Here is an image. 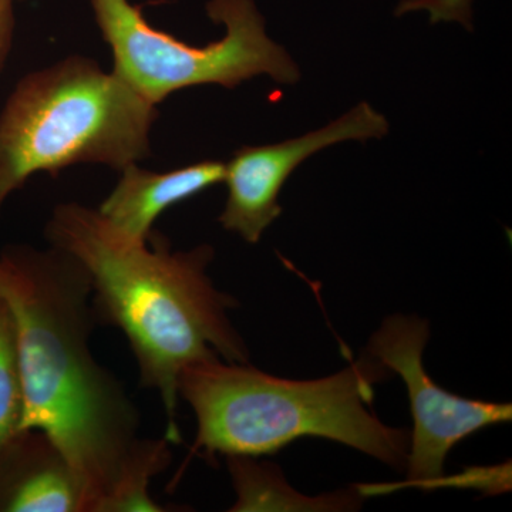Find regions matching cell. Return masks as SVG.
I'll return each instance as SVG.
<instances>
[{
    "label": "cell",
    "instance_id": "cell-9",
    "mask_svg": "<svg viewBox=\"0 0 512 512\" xmlns=\"http://www.w3.org/2000/svg\"><path fill=\"white\" fill-rule=\"evenodd\" d=\"M224 180L222 161H201L168 173L130 164L121 170L119 183L97 212L124 237L147 242L163 212Z\"/></svg>",
    "mask_w": 512,
    "mask_h": 512
},
{
    "label": "cell",
    "instance_id": "cell-5",
    "mask_svg": "<svg viewBox=\"0 0 512 512\" xmlns=\"http://www.w3.org/2000/svg\"><path fill=\"white\" fill-rule=\"evenodd\" d=\"M90 5L113 52V72L156 106L192 86L234 89L261 74L282 84L301 79L292 57L266 35L254 0H210L208 16L227 32L204 47L154 29L128 0H90Z\"/></svg>",
    "mask_w": 512,
    "mask_h": 512
},
{
    "label": "cell",
    "instance_id": "cell-13",
    "mask_svg": "<svg viewBox=\"0 0 512 512\" xmlns=\"http://www.w3.org/2000/svg\"><path fill=\"white\" fill-rule=\"evenodd\" d=\"M473 0H402L396 8V16L426 10L430 23L458 22L468 30H473Z\"/></svg>",
    "mask_w": 512,
    "mask_h": 512
},
{
    "label": "cell",
    "instance_id": "cell-4",
    "mask_svg": "<svg viewBox=\"0 0 512 512\" xmlns=\"http://www.w3.org/2000/svg\"><path fill=\"white\" fill-rule=\"evenodd\" d=\"M157 116L156 104L87 57L28 74L0 114V210L37 173L144 160Z\"/></svg>",
    "mask_w": 512,
    "mask_h": 512
},
{
    "label": "cell",
    "instance_id": "cell-15",
    "mask_svg": "<svg viewBox=\"0 0 512 512\" xmlns=\"http://www.w3.org/2000/svg\"><path fill=\"white\" fill-rule=\"evenodd\" d=\"M16 2H20V0H16Z\"/></svg>",
    "mask_w": 512,
    "mask_h": 512
},
{
    "label": "cell",
    "instance_id": "cell-11",
    "mask_svg": "<svg viewBox=\"0 0 512 512\" xmlns=\"http://www.w3.org/2000/svg\"><path fill=\"white\" fill-rule=\"evenodd\" d=\"M171 443L161 439H141L133 460L128 464L113 493L101 501L96 512H165L148 491L151 480L170 466Z\"/></svg>",
    "mask_w": 512,
    "mask_h": 512
},
{
    "label": "cell",
    "instance_id": "cell-14",
    "mask_svg": "<svg viewBox=\"0 0 512 512\" xmlns=\"http://www.w3.org/2000/svg\"><path fill=\"white\" fill-rule=\"evenodd\" d=\"M16 0H0V72L8 59L15 33Z\"/></svg>",
    "mask_w": 512,
    "mask_h": 512
},
{
    "label": "cell",
    "instance_id": "cell-3",
    "mask_svg": "<svg viewBox=\"0 0 512 512\" xmlns=\"http://www.w3.org/2000/svg\"><path fill=\"white\" fill-rule=\"evenodd\" d=\"M370 359L318 380L282 379L218 356L191 363L178 377V396L197 420L187 463L194 456H268L303 437H319L403 470L410 433L370 412L373 384L387 370Z\"/></svg>",
    "mask_w": 512,
    "mask_h": 512
},
{
    "label": "cell",
    "instance_id": "cell-1",
    "mask_svg": "<svg viewBox=\"0 0 512 512\" xmlns=\"http://www.w3.org/2000/svg\"><path fill=\"white\" fill-rule=\"evenodd\" d=\"M0 295L18 338L20 431L55 441L82 481L87 512H96L136 453L141 417L90 348L97 319L89 276L59 249L13 245L0 254Z\"/></svg>",
    "mask_w": 512,
    "mask_h": 512
},
{
    "label": "cell",
    "instance_id": "cell-10",
    "mask_svg": "<svg viewBox=\"0 0 512 512\" xmlns=\"http://www.w3.org/2000/svg\"><path fill=\"white\" fill-rule=\"evenodd\" d=\"M228 468L232 485L237 493V503L232 505L235 512L288 510H316L315 507H338L346 505L345 497L302 498L288 487L281 471L269 464L256 463L254 457L229 456Z\"/></svg>",
    "mask_w": 512,
    "mask_h": 512
},
{
    "label": "cell",
    "instance_id": "cell-7",
    "mask_svg": "<svg viewBox=\"0 0 512 512\" xmlns=\"http://www.w3.org/2000/svg\"><path fill=\"white\" fill-rule=\"evenodd\" d=\"M387 133L386 117L363 101L345 116L305 136L242 147L225 164L228 198L220 215L222 227L248 244H258L266 228L282 214L279 194L303 161L333 144L382 138Z\"/></svg>",
    "mask_w": 512,
    "mask_h": 512
},
{
    "label": "cell",
    "instance_id": "cell-8",
    "mask_svg": "<svg viewBox=\"0 0 512 512\" xmlns=\"http://www.w3.org/2000/svg\"><path fill=\"white\" fill-rule=\"evenodd\" d=\"M0 512H87L82 481L43 431L22 430L0 451Z\"/></svg>",
    "mask_w": 512,
    "mask_h": 512
},
{
    "label": "cell",
    "instance_id": "cell-6",
    "mask_svg": "<svg viewBox=\"0 0 512 512\" xmlns=\"http://www.w3.org/2000/svg\"><path fill=\"white\" fill-rule=\"evenodd\" d=\"M430 338L427 320L392 315L369 342V355L402 377L409 393L413 434L407 453V481L430 487L444 477V463L457 443L477 431L512 419L510 403L466 399L441 389L423 366Z\"/></svg>",
    "mask_w": 512,
    "mask_h": 512
},
{
    "label": "cell",
    "instance_id": "cell-2",
    "mask_svg": "<svg viewBox=\"0 0 512 512\" xmlns=\"http://www.w3.org/2000/svg\"><path fill=\"white\" fill-rule=\"evenodd\" d=\"M46 238L86 271L97 323L126 336L141 386L156 390L163 403L165 439L181 443L178 377L184 367L211 356L248 363L247 345L228 316L238 303L207 274L214 249L173 251L156 231L147 242L133 241L76 202L56 207Z\"/></svg>",
    "mask_w": 512,
    "mask_h": 512
},
{
    "label": "cell",
    "instance_id": "cell-12",
    "mask_svg": "<svg viewBox=\"0 0 512 512\" xmlns=\"http://www.w3.org/2000/svg\"><path fill=\"white\" fill-rule=\"evenodd\" d=\"M23 384L15 320L0 295V451L20 433Z\"/></svg>",
    "mask_w": 512,
    "mask_h": 512
}]
</instances>
